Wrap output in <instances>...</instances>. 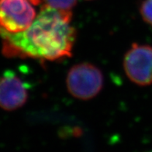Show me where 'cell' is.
<instances>
[{
    "mask_svg": "<svg viewBox=\"0 0 152 152\" xmlns=\"http://www.w3.org/2000/svg\"><path fill=\"white\" fill-rule=\"evenodd\" d=\"M72 12L42 6L26 30L10 33L0 28L3 52L8 56L55 61L72 55L75 30L71 24Z\"/></svg>",
    "mask_w": 152,
    "mask_h": 152,
    "instance_id": "6da1fadb",
    "label": "cell"
},
{
    "mask_svg": "<svg viewBox=\"0 0 152 152\" xmlns=\"http://www.w3.org/2000/svg\"><path fill=\"white\" fill-rule=\"evenodd\" d=\"M76 2L77 0H41L40 3H42V6H48L63 12H72Z\"/></svg>",
    "mask_w": 152,
    "mask_h": 152,
    "instance_id": "8992f818",
    "label": "cell"
},
{
    "mask_svg": "<svg viewBox=\"0 0 152 152\" xmlns=\"http://www.w3.org/2000/svg\"><path fill=\"white\" fill-rule=\"evenodd\" d=\"M140 13L144 22L152 26V0H143L140 6Z\"/></svg>",
    "mask_w": 152,
    "mask_h": 152,
    "instance_id": "52a82bcc",
    "label": "cell"
},
{
    "mask_svg": "<svg viewBox=\"0 0 152 152\" xmlns=\"http://www.w3.org/2000/svg\"><path fill=\"white\" fill-rule=\"evenodd\" d=\"M28 98V88L16 73L6 72L0 78V108L7 111L22 107Z\"/></svg>",
    "mask_w": 152,
    "mask_h": 152,
    "instance_id": "5b68a950",
    "label": "cell"
},
{
    "mask_svg": "<svg viewBox=\"0 0 152 152\" xmlns=\"http://www.w3.org/2000/svg\"><path fill=\"white\" fill-rule=\"evenodd\" d=\"M68 92L73 97L88 100L96 97L103 86L101 71L89 63H82L72 67L66 78Z\"/></svg>",
    "mask_w": 152,
    "mask_h": 152,
    "instance_id": "7a4b0ae2",
    "label": "cell"
},
{
    "mask_svg": "<svg viewBox=\"0 0 152 152\" xmlns=\"http://www.w3.org/2000/svg\"><path fill=\"white\" fill-rule=\"evenodd\" d=\"M126 76L140 86L152 85V47L134 44L124 58Z\"/></svg>",
    "mask_w": 152,
    "mask_h": 152,
    "instance_id": "3957f363",
    "label": "cell"
},
{
    "mask_svg": "<svg viewBox=\"0 0 152 152\" xmlns=\"http://www.w3.org/2000/svg\"><path fill=\"white\" fill-rule=\"evenodd\" d=\"M30 0H0V28L10 33L26 30L36 18Z\"/></svg>",
    "mask_w": 152,
    "mask_h": 152,
    "instance_id": "277c9868",
    "label": "cell"
},
{
    "mask_svg": "<svg viewBox=\"0 0 152 152\" xmlns=\"http://www.w3.org/2000/svg\"><path fill=\"white\" fill-rule=\"evenodd\" d=\"M30 1H31V2H32L34 5H38L39 3H40V2H41V0H30Z\"/></svg>",
    "mask_w": 152,
    "mask_h": 152,
    "instance_id": "ba28073f",
    "label": "cell"
}]
</instances>
